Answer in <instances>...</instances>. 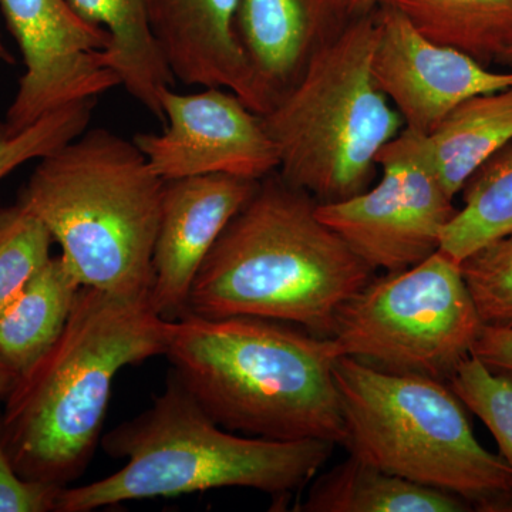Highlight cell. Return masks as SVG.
<instances>
[{"instance_id":"7402d4cb","label":"cell","mask_w":512,"mask_h":512,"mask_svg":"<svg viewBox=\"0 0 512 512\" xmlns=\"http://www.w3.org/2000/svg\"><path fill=\"white\" fill-rule=\"evenodd\" d=\"M53 238L25 205L0 208V311L49 261Z\"/></svg>"},{"instance_id":"7a4b0ae2","label":"cell","mask_w":512,"mask_h":512,"mask_svg":"<svg viewBox=\"0 0 512 512\" xmlns=\"http://www.w3.org/2000/svg\"><path fill=\"white\" fill-rule=\"evenodd\" d=\"M174 376L221 427L245 436L342 444L332 338L279 320L187 312L168 325Z\"/></svg>"},{"instance_id":"6da1fadb","label":"cell","mask_w":512,"mask_h":512,"mask_svg":"<svg viewBox=\"0 0 512 512\" xmlns=\"http://www.w3.org/2000/svg\"><path fill=\"white\" fill-rule=\"evenodd\" d=\"M168 325L150 302L80 288L60 338L6 396L0 430L20 476L57 487L83 476L101 441L114 377L165 355Z\"/></svg>"},{"instance_id":"7c38bea8","label":"cell","mask_w":512,"mask_h":512,"mask_svg":"<svg viewBox=\"0 0 512 512\" xmlns=\"http://www.w3.org/2000/svg\"><path fill=\"white\" fill-rule=\"evenodd\" d=\"M375 13L373 77L404 128L429 136L464 100L512 87V70L494 72L454 47L433 42L392 6L379 5Z\"/></svg>"},{"instance_id":"5bb4252c","label":"cell","mask_w":512,"mask_h":512,"mask_svg":"<svg viewBox=\"0 0 512 512\" xmlns=\"http://www.w3.org/2000/svg\"><path fill=\"white\" fill-rule=\"evenodd\" d=\"M148 23L174 79L237 94L262 116L261 96L239 40V0H146Z\"/></svg>"},{"instance_id":"2e32d148","label":"cell","mask_w":512,"mask_h":512,"mask_svg":"<svg viewBox=\"0 0 512 512\" xmlns=\"http://www.w3.org/2000/svg\"><path fill=\"white\" fill-rule=\"evenodd\" d=\"M299 510L305 512H466L470 504L456 494L386 473L349 456L316 474Z\"/></svg>"},{"instance_id":"52a82bcc","label":"cell","mask_w":512,"mask_h":512,"mask_svg":"<svg viewBox=\"0 0 512 512\" xmlns=\"http://www.w3.org/2000/svg\"><path fill=\"white\" fill-rule=\"evenodd\" d=\"M376 35L375 9L355 16L262 116L278 150L279 175L318 204L366 191L380 150L404 130L373 77Z\"/></svg>"},{"instance_id":"8fae6325","label":"cell","mask_w":512,"mask_h":512,"mask_svg":"<svg viewBox=\"0 0 512 512\" xmlns=\"http://www.w3.org/2000/svg\"><path fill=\"white\" fill-rule=\"evenodd\" d=\"M161 134L133 138L161 180L225 174L261 181L278 171V150L262 116L237 94L217 87L200 93L160 92Z\"/></svg>"},{"instance_id":"5b68a950","label":"cell","mask_w":512,"mask_h":512,"mask_svg":"<svg viewBox=\"0 0 512 512\" xmlns=\"http://www.w3.org/2000/svg\"><path fill=\"white\" fill-rule=\"evenodd\" d=\"M164 183L134 141L97 127L40 158L18 202L80 285L150 302Z\"/></svg>"},{"instance_id":"f546056e","label":"cell","mask_w":512,"mask_h":512,"mask_svg":"<svg viewBox=\"0 0 512 512\" xmlns=\"http://www.w3.org/2000/svg\"><path fill=\"white\" fill-rule=\"evenodd\" d=\"M0 62L15 64V56L9 52L8 47L3 43L2 36H0Z\"/></svg>"},{"instance_id":"cb8c5ba5","label":"cell","mask_w":512,"mask_h":512,"mask_svg":"<svg viewBox=\"0 0 512 512\" xmlns=\"http://www.w3.org/2000/svg\"><path fill=\"white\" fill-rule=\"evenodd\" d=\"M448 384L493 434L512 474V380L491 372L477 357L470 356Z\"/></svg>"},{"instance_id":"603a6c76","label":"cell","mask_w":512,"mask_h":512,"mask_svg":"<svg viewBox=\"0 0 512 512\" xmlns=\"http://www.w3.org/2000/svg\"><path fill=\"white\" fill-rule=\"evenodd\" d=\"M96 104V97L76 101L50 111L19 133L6 134L0 130V180L20 165L50 156L82 136Z\"/></svg>"},{"instance_id":"4316f807","label":"cell","mask_w":512,"mask_h":512,"mask_svg":"<svg viewBox=\"0 0 512 512\" xmlns=\"http://www.w3.org/2000/svg\"><path fill=\"white\" fill-rule=\"evenodd\" d=\"M471 356L491 372L512 380V328L483 325Z\"/></svg>"},{"instance_id":"484cf974","label":"cell","mask_w":512,"mask_h":512,"mask_svg":"<svg viewBox=\"0 0 512 512\" xmlns=\"http://www.w3.org/2000/svg\"><path fill=\"white\" fill-rule=\"evenodd\" d=\"M62 488L20 476L10 460L0 430V512L56 511Z\"/></svg>"},{"instance_id":"30bf717a","label":"cell","mask_w":512,"mask_h":512,"mask_svg":"<svg viewBox=\"0 0 512 512\" xmlns=\"http://www.w3.org/2000/svg\"><path fill=\"white\" fill-rule=\"evenodd\" d=\"M22 53L25 74L0 130L15 134L50 111L120 86L104 62L110 36L83 19L69 0H0Z\"/></svg>"},{"instance_id":"44dd1931","label":"cell","mask_w":512,"mask_h":512,"mask_svg":"<svg viewBox=\"0 0 512 512\" xmlns=\"http://www.w3.org/2000/svg\"><path fill=\"white\" fill-rule=\"evenodd\" d=\"M460 194L463 207L448 222L439 249L458 264L512 234V141L477 168Z\"/></svg>"},{"instance_id":"ba28073f","label":"cell","mask_w":512,"mask_h":512,"mask_svg":"<svg viewBox=\"0 0 512 512\" xmlns=\"http://www.w3.org/2000/svg\"><path fill=\"white\" fill-rule=\"evenodd\" d=\"M481 328L460 264L437 251L413 268L370 279L340 306L330 338L340 355L365 365L448 382Z\"/></svg>"},{"instance_id":"d6986e66","label":"cell","mask_w":512,"mask_h":512,"mask_svg":"<svg viewBox=\"0 0 512 512\" xmlns=\"http://www.w3.org/2000/svg\"><path fill=\"white\" fill-rule=\"evenodd\" d=\"M512 141V87L477 94L424 136L437 178L456 198L478 167Z\"/></svg>"},{"instance_id":"ffe728a7","label":"cell","mask_w":512,"mask_h":512,"mask_svg":"<svg viewBox=\"0 0 512 512\" xmlns=\"http://www.w3.org/2000/svg\"><path fill=\"white\" fill-rule=\"evenodd\" d=\"M402 12L424 36L485 67L512 49V0H380Z\"/></svg>"},{"instance_id":"9a60e30c","label":"cell","mask_w":512,"mask_h":512,"mask_svg":"<svg viewBox=\"0 0 512 512\" xmlns=\"http://www.w3.org/2000/svg\"><path fill=\"white\" fill-rule=\"evenodd\" d=\"M352 19L343 0H239L238 36L264 114L298 82L320 47Z\"/></svg>"},{"instance_id":"3957f363","label":"cell","mask_w":512,"mask_h":512,"mask_svg":"<svg viewBox=\"0 0 512 512\" xmlns=\"http://www.w3.org/2000/svg\"><path fill=\"white\" fill-rule=\"evenodd\" d=\"M316 207L278 171L259 181L205 258L188 312L279 320L330 338L340 306L373 271L319 220Z\"/></svg>"},{"instance_id":"277c9868","label":"cell","mask_w":512,"mask_h":512,"mask_svg":"<svg viewBox=\"0 0 512 512\" xmlns=\"http://www.w3.org/2000/svg\"><path fill=\"white\" fill-rule=\"evenodd\" d=\"M101 446L126 458L111 476L63 487L56 512H90L126 501L244 487L285 497L325 466L335 444L238 436L215 423L171 372L153 406L124 421Z\"/></svg>"},{"instance_id":"ac0fdd59","label":"cell","mask_w":512,"mask_h":512,"mask_svg":"<svg viewBox=\"0 0 512 512\" xmlns=\"http://www.w3.org/2000/svg\"><path fill=\"white\" fill-rule=\"evenodd\" d=\"M69 2L83 19L109 33L104 62L119 76L120 86L164 126L160 92L173 86L175 79L151 32L146 0Z\"/></svg>"},{"instance_id":"9c48e42d","label":"cell","mask_w":512,"mask_h":512,"mask_svg":"<svg viewBox=\"0 0 512 512\" xmlns=\"http://www.w3.org/2000/svg\"><path fill=\"white\" fill-rule=\"evenodd\" d=\"M376 161L377 184L349 200L318 204L316 215L373 272H400L439 251L458 208L431 165L424 134L404 128Z\"/></svg>"},{"instance_id":"83f0119b","label":"cell","mask_w":512,"mask_h":512,"mask_svg":"<svg viewBox=\"0 0 512 512\" xmlns=\"http://www.w3.org/2000/svg\"><path fill=\"white\" fill-rule=\"evenodd\" d=\"M346 9L349 10L350 15L355 16L363 15V13L372 12L379 6L380 0H343Z\"/></svg>"},{"instance_id":"4dcf8cb0","label":"cell","mask_w":512,"mask_h":512,"mask_svg":"<svg viewBox=\"0 0 512 512\" xmlns=\"http://www.w3.org/2000/svg\"><path fill=\"white\" fill-rule=\"evenodd\" d=\"M495 64H500V66L508 67V69L512 70V49L505 52Z\"/></svg>"},{"instance_id":"4fadbf2b","label":"cell","mask_w":512,"mask_h":512,"mask_svg":"<svg viewBox=\"0 0 512 512\" xmlns=\"http://www.w3.org/2000/svg\"><path fill=\"white\" fill-rule=\"evenodd\" d=\"M258 184L225 174L165 181L150 296L158 316L173 322L188 312L192 284L205 258Z\"/></svg>"},{"instance_id":"8992f818","label":"cell","mask_w":512,"mask_h":512,"mask_svg":"<svg viewBox=\"0 0 512 512\" xmlns=\"http://www.w3.org/2000/svg\"><path fill=\"white\" fill-rule=\"evenodd\" d=\"M349 456L456 494L478 511H512L504 458L478 443L448 382L384 372L349 356L333 367ZM473 508V510H474Z\"/></svg>"},{"instance_id":"d4e9b609","label":"cell","mask_w":512,"mask_h":512,"mask_svg":"<svg viewBox=\"0 0 512 512\" xmlns=\"http://www.w3.org/2000/svg\"><path fill=\"white\" fill-rule=\"evenodd\" d=\"M460 268L483 325L512 328V234L477 249Z\"/></svg>"},{"instance_id":"f1b7e54d","label":"cell","mask_w":512,"mask_h":512,"mask_svg":"<svg viewBox=\"0 0 512 512\" xmlns=\"http://www.w3.org/2000/svg\"><path fill=\"white\" fill-rule=\"evenodd\" d=\"M18 377L12 369L0 362V397L8 396Z\"/></svg>"},{"instance_id":"e0dca14e","label":"cell","mask_w":512,"mask_h":512,"mask_svg":"<svg viewBox=\"0 0 512 512\" xmlns=\"http://www.w3.org/2000/svg\"><path fill=\"white\" fill-rule=\"evenodd\" d=\"M80 288L62 256H52L0 311V362L28 372L62 335Z\"/></svg>"}]
</instances>
